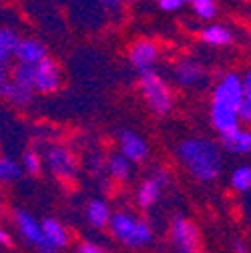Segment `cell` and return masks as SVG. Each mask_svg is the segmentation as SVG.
Returning <instances> with one entry per match:
<instances>
[{
	"label": "cell",
	"mask_w": 251,
	"mask_h": 253,
	"mask_svg": "<svg viewBox=\"0 0 251 253\" xmlns=\"http://www.w3.org/2000/svg\"><path fill=\"white\" fill-rule=\"evenodd\" d=\"M241 101H243V81L239 75L227 73L213 88L211 107H209L211 125L219 135L241 126L239 125Z\"/></svg>",
	"instance_id": "2"
},
{
	"label": "cell",
	"mask_w": 251,
	"mask_h": 253,
	"mask_svg": "<svg viewBox=\"0 0 251 253\" xmlns=\"http://www.w3.org/2000/svg\"><path fill=\"white\" fill-rule=\"evenodd\" d=\"M243 81V101H241V111H239V119L251 126V69L245 73Z\"/></svg>",
	"instance_id": "25"
},
{
	"label": "cell",
	"mask_w": 251,
	"mask_h": 253,
	"mask_svg": "<svg viewBox=\"0 0 251 253\" xmlns=\"http://www.w3.org/2000/svg\"><path fill=\"white\" fill-rule=\"evenodd\" d=\"M10 245H12V235L2 223H0V247H10Z\"/></svg>",
	"instance_id": "30"
},
{
	"label": "cell",
	"mask_w": 251,
	"mask_h": 253,
	"mask_svg": "<svg viewBox=\"0 0 251 253\" xmlns=\"http://www.w3.org/2000/svg\"><path fill=\"white\" fill-rule=\"evenodd\" d=\"M173 77H175V83L179 86H185V88H193V86H199L205 79H207V71L203 65H199L197 60L193 58H183L179 60L175 69H173Z\"/></svg>",
	"instance_id": "13"
},
{
	"label": "cell",
	"mask_w": 251,
	"mask_h": 253,
	"mask_svg": "<svg viewBox=\"0 0 251 253\" xmlns=\"http://www.w3.org/2000/svg\"><path fill=\"white\" fill-rule=\"evenodd\" d=\"M101 4H103L107 10L117 12V10L121 8V4H123V0H101Z\"/></svg>",
	"instance_id": "31"
},
{
	"label": "cell",
	"mask_w": 251,
	"mask_h": 253,
	"mask_svg": "<svg viewBox=\"0 0 251 253\" xmlns=\"http://www.w3.org/2000/svg\"><path fill=\"white\" fill-rule=\"evenodd\" d=\"M42 225V233H44V241L50 249H54L56 253L67 251L73 245V233L71 229L62 223V221L54 219V217H46L41 221Z\"/></svg>",
	"instance_id": "12"
},
{
	"label": "cell",
	"mask_w": 251,
	"mask_h": 253,
	"mask_svg": "<svg viewBox=\"0 0 251 253\" xmlns=\"http://www.w3.org/2000/svg\"><path fill=\"white\" fill-rule=\"evenodd\" d=\"M201 41L211 46H225L231 42V33L221 24H209L201 30Z\"/></svg>",
	"instance_id": "21"
},
{
	"label": "cell",
	"mask_w": 251,
	"mask_h": 253,
	"mask_svg": "<svg viewBox=\"0 0 251 253\" xmlns=\"http://www.w3.org/2000/svg\"><path fill=\"white\" fill-rule=\"evenodd\" d=\"M169 173L165 169H155L151 175H147L139 187H137V191H135V203L141 211H149L153 209L157 203L161 201L163 193H165V189L169 185Z\"/></svg>",
	"instance_id": "8"
},
{
	"label": "cell",
	"mask_w": 251,
	"mask_h": 253,
	"mask_svg": "<svg viewBox=\"0 0 251 253\" xmlns=\"http://www.w3.org/2000/svg\"><path fill=\"white\" fill-rule=\"evenodd\" d=\"M129 60L141 75L149 73V71H155V65H157V60H159V46H157V42H153L149 39H141V41L131 44Z\"/></svg>",
	"instance_id": "11"
},
{
	"label": "cell",
	"mask_w": 251,
	"mask_h": 253,
	"mask_svg": "<svg viewBox=\"0 0 251 253\" xmlns=\"http://www.w3.org/2000/svg\"><path fill=\"white\" fill-rule=\"evenodd\" d=\"M193 0H157V4H159L161 10L165 12H173V10H179L181 6L185 4H191Z\"/></svg>",
	"instance_id": "29"
},
{
	"label": "cell",
	"mask_w": 251,
	"mask_h": 253,
	"mask_svg": "<svg viewBox=\"0 0 251 253\" xmlns=\"http://www.w3.org/2000/svg\"><path fill=\"white\" fill-rule=\"evenodd\" d=\"M8 83V67H0V90Z\"/></svg>",
	"instance_id": "33"
},
{
	"label": "cell",
	"mask_w": 251,
	"mask_h": 253,
	"mask_svg": "<svg viewBox=\"0 0 251 253\" xmlns=\"http://www.w3.org/2000/svg\"><path fill=\"white\" fill-rule=\"evenodd\" d=\"M181 167L199 183H213L223 169L221 147L207 137H187L177 145Z\"/></svg>",
	"instance_id": "1"
},
{
	"label": "cell",
	"mask_w": 251,
	"mask_h": 253,
	"mask_svg": "<svg viewBox=\"0 0 251 253\" xmlns=\"http://www.w3.org/2000/svg\"><path fill=\"white\" fill-rule=\"evenodd\" d=\"M119 153L133 165H141L149 159V143L135 131L125 129L119 133Z\"/></svg>",
	"instance_id": "10"
},
{
	"label": "cell",
	"mask_w": 251,
	"mask_h": 253,
	"mask_svg": "<svg viewBox=\"0 0 251 253\" xmlns=\"http://www.w3.org/2000/svg\"><path fill=\"white\" fill-rule=\"evenodd\" d=\"M20 167L26 175H41L42 167H44V161H42V153H39L37 149H26L20 157Z\"/></svg>",
	"instance_id": "23"
},
{
	"label": "cell",
	"mask_w": 251,
	"mask_h": 253,
	"mask_svg": "<svg viewBox=\"0 0 251 253\" xmlns=\"http://www.w3.org/2000/svg\"><path fill=\"white\" fill-rule=\"evenodd\" d=\"M191 6H193V12H195L201 20H211V18L217 14L215 0H193Z\"/></svg>",
	"instance_id": "26"
},
{
	"label": "cell",
	"mask_w": 251,
	"mask_h": 253,
	"mask_svg": "<svg viewBox=\"0 0 251 253\" xmlns=\"http://www.w3.org/2000/svg\"><path fill=\"white\" fill-rule=\"evenodd\" d=\"M193 253H207V251H203V249H197V251H193Z\"/></svg>",
	"instance_id": "34"
},
{
	"label": "cell",
	"mask_w": 251,
	"mask_h": 253,
	"mask_svg": "<svg viewBox=\"0 0 251 253\" xmlns=\"http://www.w3.org/2000/svg\"><path fill=\"white\" fill-rule=\"evenodd\" d=\"M105 171L115 183H129L133 177V163H129V159H125L121 153H111L107 157Z\"/></svg>",
	"instance_id": "17"
},
{
	"label": "cell",
	"mask_w": 251,
	"mask_h": 253,
	"mask_svg": "<svg viewBox=\"0 0 251 253\" xmlns=\"http://www.w3.org/2000/svg\"><path fill=\"white\" fill-rule=\"evenodd\" d=\"M12 225L16 227V233L22 237V241L26 245H30L37 253H56L54 249H50L44 241V233H42V225H41V221L22 207L18 209H12Z\"/></svg>",
	"instance_id": "6"
},
{
	"label": "cell",
	"mask_w": 251,
	"mask_h": 253,
	"mask_svg": "<svg viewBox=\"0 0 251 253\" xmlns=\"http://www.w3.org/2000/svg\"><path fill=\"white\" fill-rule=\"evenodd\" d=\"M33 94H35V90L24 88V86L12 83L10 77H8V83L2 86V90H0V99H4V101H8L10 105H16V107H26V105L33 103Z\"/></svg>",
	"instance_id": "18"
},
{
	"label": "cell",
	"mask_w": 251,
	"mask_h": 253,
	"mask_svg": "<svg viewBox=\"0 0 251 253\" xmlns=\"http://www.w3.org/2000/svg\"><path fill=\"white\" fill-rule=\"evenodd\" d=\"M44 167L50 171V175L62 183H71L79 175V159L77 155L60 143H52L42 153Z\"/></svg>",
	"instance_id": "5"
},
{
	"label": "cell",
	"mask_w": 251,
	"mask_h": 253,
	"mask_svg": "<svg viewBox=\"0 0 251 253\" xmlns=\"http://www.w3.org/2000/svg\"><path fill=\"white\" fill-rule=\"evenodd\" d=\"M46 56H48V48L39 39H20L14 50L16 62H24V65H33V67L39 65Z\"/></svg>",
	"instance_id": "14"
},
{
	"label": "cell",
	"mask_w": 251,
	"mask_h": 253,
	"mask_svg": "<svg viewBox=\"0 0 251 253\" xmlns=\"http://www.w3.org/2000/svg\"><path fill=\"white\" fill-rule=\"evenodd\" d=\"M60 84H62V71L52 56H46L39 65H35V92L52 94L60 88Z\"/></svg>",
	"instance_id": "9"
},
{
	"label": "cell",
	"mask_w": 251,
	"mask_h": 253,
	"mask_svg": "<svg viewBox=\"0 0 251 253\" xmlns=\"http://www.w3.org/2000/svg\"><path fill=\"white\" fill-rule=\"evenodd\" d=\"M233 253H251V251H249V247H247L241 239H235V243H233Z\"/></svg>",
	"instance_id": "32"
},
{
	"label": "cell",
	"mask_w": 251,
	"mask_h": 253,
	"mask_svg": "<svg viewBox=\"0 0 251 253\" xmlns=\"http://www.w3.org/2000/svg\"><path fill=\"white\" fill-rule=\"evenodd\" d=\"M169 241L179 253H193L201 249V231L193 219L177 213L171 217L169 223Z\"/></svg>",
	"instance_id": "7"
},
{
	"label": "cell",
	"mask_w": 251,
	"mask_h": 253,
	"mask_svg": "<svg viewBox=\"0 0 251 253\" xmlns=\"http://www.w3.org/2000/svg\"><path fill=\"white\" fill-rule=\"evenodd\" d=\"M229 183L233 187V191L237 193H247L251 191V165H239L231 171Z\"/></svg>",
	"instance_id": "24"
},
{
	"label": "cell",
	"mask_w": 251,
	"mask_h": 253,
	"mask_svg": "<svg viewBox=\"0 0 251 253\" xmlns=\"http://www.w3.org/2000/svg\"><path fill=\"white\" fill-rule=\"evenodd\" d=\"M219 147L231 155H251V131L237 126V129L219 135Z\"/></svg>",
	"instance_id": "16"
},
{
	"label": "cell",
	"mask_w": 251,
	"mask_h": 253,
	"mask_svg": "<svg viewBox=\"0 0 251 253\" xmlns=\"http://www.w3.org/2000/svg\"><path fill=\"white\" fill-rule=\"evenodd\" d=\"M24 175L20 161L12 159L8 155H0V185H12L20 181Z\"/></svg>",
	"instance_id": "20"
},
{
	"label": "cell",
	"mask_w": 251,
	"mask_h": 253,
	"mask_svg": "<svg viewBox=\"0 0 251 253\" xmlns=\"http://www.w3.org/2000/svg\"><path fill=\"white\" fill-rule=\"evenodd\" d=\"M111 217H113V209H111V205H109L105 199H101V197L90 199V201L84 205V219H86V223H88L92 229H97V231L109 229Z\"/></svg>",
	"instance_id": "15"
},
{
	"label": "cell",
	"mask_w": 251,
	"mask_h": 253,
	"mask_svg": "<svg viewBox=\"0 0 251 253\" xmlns=\"http://www.w3.org/2000/svg\"><path fill=\"white\" fill-rule=\"evenodd\" d=\"M105 163H107V157H103L101 153H90L86 157V165L92 173H105Z\"/></svg>",
	"instance_id": "28"
},
{
	"label": "cell",
	"mask_w": 251,
	"mask_h": 253,
	"mask_svg": "<svg viewBox=\"0 0 251 253\" xmlns=\"http://www.w3.org/2000/svg\"><path fill=\"white\" fill-rule=\"evenodd\" d=\"M111 237L125 249H145L155 241V229L149 221L129 209L113 211L109 229Z\"/></svg>",
	"instance_id": "3"
},
{
	"label": "cell",
	"mask_w": 251,
	"mask_h": 253,
	"mask_svg": "<svg viewBox=\"0 0 251 253\" xmlns=\"http://www.w3.org/2000/svg\"><path fill=\"white\" fill-rule=\"evenodd\" d=\"M8 77L12 83L35 90V67L33 65H24V62H16L12 69H8Z\"/></svg>",
	"instance_id": "22"
},
{
	"label": "cell",
	"mask_w": 251,
	"mask_h": 253,
	"mask_svg": "<svg viewBox=\"0 0 251 253\" xmlns=\"http://www.w3.org/2000/svg\"><path fill=\"white\" fill-rule=\"evenodd\" d=\"M125 2H137V0H125Z\"/></svg>",
	"instance_id": "35"
},
{
	"label": "cell",
	"mask_w": 251,
	"mask_h": 253,
	"mask_svg": "<svg viewBox=\"0 0 251 253\" xmlns=\"http://www.w3.org/2000/svg\"><path fill=\"white\" fill-rule=\"evenodd\" d=\"M18 41H20V35L14 28L0 26V67H8L10 58L14 56Z\"/></svg>",
	"instance_id": "19"
},
{
	"label": "cell",
	"mask_w": 251,
	"mask_h": 253,
	"mask_svg": "<svg viewBox=\"0 0 251 253\" xmlns=\"http://www.w3.org/2000/svg\"><path fill=\"white\" fill-rule=\"evenodd\" d=\"M73 253H109V249L92 239H83L73 247Z\"/></svg>",
	"instance_id": "27"
},
{
	"label": "cell",
	"mask_w": 251,
	"mask_h": 253,
	"mask_svg": "<svg viewBox=\"0 0 251 253\" xmlns=\"http://www.w3.org/2000/svg\"><path fill=\"white\" fill-rule=\"evenodd\" d=\"M139 88H141V94H143L147 107L157 117H165V115L171 113L173 103H175L171 86L157 71L143 73L141 79H139Z\"/></svg>",
	"instance_id": "4"
}]
</instances>
